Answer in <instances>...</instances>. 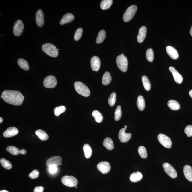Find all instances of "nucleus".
<instances>
[{
    "label": "nucleus",
    "mask_w": 192,
    "mask_h": 192,
    "mask_svg": "<svg viewBox=\"0 0 192 192\" xmlns=\"http://www.w3.org/2000/svg\"><path fill=\"white\" fill-rule=\"evenodd\" d=\"M1 98L7 103L17 106L21 105L24 99V96L20 92L11 90L4 91Z\"/></svg>",
    "instance_id": "obj_1"
},
{
    "label": "nucleus",
    "mask_w": 192,
    "mask_h": 192,
    "mask_svg": "<svg viewBox=\"0 0 192 192\" xmlns=\"http://www.w3.org/2000/svg\"><path fill=\"white\" fill-rule=\"evenodd\" d=\"M76 92L81 96L88 97L90 94V90L88 88L84 83L80 82H76L74 84Z\"/></svg>",
    "instance_id": "obj_2"
},
{
    "label": "nucleus",
    "mask_w": 192,
    "mask_h": 192,
    "mask_svg": "<svg viewBox=\"0 0 192 192\" xmlns=\"http://www.w3.org/2000/svg\"><path fill=\"white\" fill-rule=\"evenodd\" d=\"M42 49L44 53L51 57H56L59 55L58 50L55 46L50 43L43 44Z\"/></svg>",
    "instance_id": "obj_3"
},
{
    "label": "nucleus",
    "mask_w": 192,
    "mask_h": 192,
    "mask_svg": "<svg viewBox=\"0 0 192 192\" xmlns=\"http://www.w3.org/2000/svg\"><path fill=\"white\" fill-rule=\"evenodd\" d=\"M116 63L118 68L122 72H125L127 71L128 68V59L125 56L121 55L117 56L116 59Z\"/></svg>",
    "instance_id": "obj_4"
},
{
    "label": "nucleus",
    "mask_w": 192,
    "mask_h": 192,
    "mask_svg": "<svg viewBox=\"0 0 192 192\" xmlns=\"http://www.w3.org/2000/svg\"><path fill=\"white\" fill-rule=\"evenodd\" d=\"M137 9V7L135 5H132L127 9L123 16V20L128 22L130 21L134 16Z\"/></svg>",
    "instance_id": "obj_5"
},
{
    "label": "nucleus",
    "mask_w": 192,
    "mask_h": 192,
    "mask_svg": "<svg viewBox=\"0 0 192 192\" xmlns=\"http://www.w3.org/2000/svg\"><path fill=\"white\" fill-rule=\"evenodd\" d=\"M61 181L64 185L70 187H75L78 183V180L73 176H64L62 177Z\"/></svg>",
    "instance_id": "obj_6"
},
{
    "label": "nucleus",
    "mask_w": 192,
    "mask_h": 192,
    "mask_svg": "<svg viewBox=\"0 0 192 192\" xmlns=\"http://www.w3.org/2000/svg\"><path fill=\"white\" fill-rule=\"evenodd\" d=\"M56 77L53 75H49L44 79L43 84L44 87L48 88H54L57 85Z\"/></svg>",
    "instance_id": "obj_7"
},
{
    "label": "nucleus",
    "mask_w": 192,
    "mask_h": 192,
    "mask_svg": "<svg viewBox=\"0 0 192 192\" xmlns=\"http://www.w3.org/2000/svg\"><path fill=\"white\" fill-rule=\"evenodd\" d=\"M158 139L160 143L166 148H170L172 147V142L170 138L166 135L160 134L158 136Z\"/></svg>",
    "instance_id": "obj_8"
},
{
    "label": "nucleus",
    "mask_w": 192,
    "mask_h": 192,
    "mask_svg": "<svg viewBox=\"0 0 192 192\" xmlns=\"http://www.w3.org/2000/svg\"><path fill=\"white\" fill-rule=\"evenodd\" d=\"M24 29V25L22 21L18 20L15 22L13 28V33L15 36H19L22 34Z\"/></svg>",
    "instance_id": "obj_9"
},
{
    "label": "nucleus",
    "mask_w": 192,
    "mask_h": 192,
    "mask_svg": "<svg viewBox=\"0 0 192 192\" xmlns=\"http://www.w3.org/2000/svg\"><path fill=\"white\" fill-rule=\"evenodd\" d=\"M163 166L165 172L169 177L172 178H176L177 176L176 171L172 165L168 163H164Z\"/></svg>",
    "instance_id": "obj_10"
},
{
    "label": "nucleus",
    "mask_w": 192,
    "mask_h": 192,
    "mask_svg": "<svg viewBox=\"0 0 192 192\" xmlns=\"http://www.w3.org/2000/svg\"><path fill=\"white\" fill-rule=\"evenodd\" d=\"M126 130L125 128H123L120 129L119 133V139L122 143H127L131 138V134L126 133Z\"/></svg>",
    "instance_id": "obj_11"
},
{
    "label": "nucleus",
    "mask_w": 192,
    "mask_h": 192,
    "mask_svg": "<svg viewBox=\"0 0 192 192\" xmlns=\"http://www.w3.org/2000/svg\"><path fill=\"white\" fill-rule=\"evenodd\" d=\"M98 170L103 174L108 173L110 170L111 166L108 162H100L97 166Z\"/></svg>",
    "instance_id": "obj_12"
},
{
    "label": "nucleus",
    "mask_w": 192,
    "mask_h": 192,
    "mask_svg": "<svg viewBox=\"0 0 192 192\" xmlns=\"http://www.w3.org/2000/svg\"><path fill=\"white\" fill-rule=\"evenodd\" d=\"M91 67L92 70L96 72L99 71L101 66V61L98 57L93 56L91 59Z\"/></svg>",
    "instance_id": "obj_13"
},
{
    "label": "nucleus",
    "mask_w": 192,
    "mask_h": 192,
    "mask_svg": "<svg viewBox=\"0 0 192 192\" xmlns=\"http://www.w3.org/2000/svg\"><path fill=\"white\" fill-rule=\"evenodd\" d=\"M44 15L42 10H38L35 16V20L37 25L39 27H42L44 24Z\"/></svg>",
    "instance_id": "obj_14"
},
{
    "label": "nucleus",
    "mask_w": 192,
    "mask_h": 192,
    "mask_svg": "<svg viewBox=\"0 0 192 192\" xmlns=\"http://www.w3.org/2000/svg\"><path fill=\"white\" fill-rule=\"evenodd\" d=\"M62 159L60 156H55L49 158L47 160L46 164L47 166H50L52 165H55L57 166L61 163Z\"/></svg>",
    "instance_id": "obj_15"
},
{
    "label": "nucleus",
    "mask_w": 192,
    "mask_h": 192,
    "mask_svg": "<svg viewBox=\"0 0 192 192\" xmlns=\"http://www.w3.org/2000/svg\"><path fill=\"white\" fill-rule=\"evenodd\" d=\"M19 133L17 128L14 127H10L7 129L3 133V136L5 138H9L14 136Z\"/></svg>",
    "instance_id": "obj_16"
},
{
    "label": "nucleus",
    "mask_w": 192,
    "mask_h": 192,
    "mask_svg": "<svg viewBox=\"0 0 192 192\" xmlns=\"http://www.w3.org/2000/svg\"><path fill=\"white\" fill-rule=\"evenodd\" d=\"M169 69L173 75L175 82L178 84H181L183 80L182 76L178 72L176 69L173 67H170Z\"/></svg>",
    "instance_id": "obj_17"
},
{
    "label": "nucleus",
    "mask_w": 192,
    "mask_h": 192,
    "mask_svg": "<svg viewBox=\"0 0 192 192\" xmlns=\"http://www.w3.org/2000/svg\"><path fill=\"white\" fill-rule=\"evenodd\" d=\"M147 28L145 26H143L140 28L138 32L137 40L138 43H141L143 42L146 36Z\"/></svg>",
    "instance_id": "obj_18"
},
{
    "label": "nucleus",
    "mask_w": 192,
    "mask_h": 192,
    "mask_svg": "<svg viewBox=\"0 0 192 192\" xmlns=\"http://www.w3.org/2000/svg\"><path fill=\"white\" fill-rule=\"evenodd\" d=\"M166 51L169 56L173 59H178L179 55L176 49L170 46H168L166 47Z\"/></svg>",
    "instance_id": "obj_19"
},
{
    "label": "nucleus",
    "mask_w": 192,
    "mask_h": 192,
    "mask_svg": "<svg viewBox=\"0 0 192 192\" xmlns=\"http://www.w3.org/2000/svg\"><path fill=\"white\" fill-rule=\"evenodd\" d=\"M74 19V16L71 13H68L65 15L61 19L60 24L63 25L65 24L70 23Z\"/></svg>",
    "instance_id": "obj_20"
},
{
    "label": "nucleus",
    "mask_w": 192,
    "mask_h": 192,
    "mask_svg": "<svg viewBox=\"0 0 192 192\" xmlns=\"http://www.w3.org/2000/svg\"><path fill=\"white\" fill-rule=\"evenodd\" d=\"M183 172L185 177L187 180L192 181V168L189 165H185L184 166Z\"/></svg>",
    "instance_id": "obj_21"
},
{
    "label": "nucleus",
    "mask_w": 192,
    "mask_h": 192,
    "mask_svg": "<svg viewBox=\"0 0 192 192\" xmlns=\"http://www.w3.org/2000/svg\"><path fill=\"white\" fill-rule=\"evenodd\" d=\"M35 134L42 141H46L48 139V135L45 131L41 129H38L36 131Z\"/></svg>",
    "instance_id": "obj_22"
},
{
    "label": "nucleus",
    "mask_w": 192,
    "mask_h": 192,
    "mask_svg": "<svg viewBox=\"0 0 192 192\" xmlns=\"http://www.w3.org/2000/svg\"><path fill=\"white\" fill-rule=\"evenodd\" d=\"M143 175L141 172H137L131 174L130 176V180L132 182H136L140 181L142 178Z\"/></svg>",
    "instance_id": "obj_23"
},
{
    "label": "nucleus",
    "mask_w": 192,
    "mask_h": 192,
    "mask_svg": "<svg viewBox=\"0 0 192 192\" xmlns=\"http://www.w3.org/2000/svg\"><path fill=\"white\" fill-rule=\"evenodd\" d=\"M167 104L168 107L173 110H178L180 109L179 104L177 101L173 100H171L168 101Z\"/></svg>",
    "instance_id": "obj_24"
},
{
    "label": "nucleus",
    "mask_w": 192,
    "mask_h": 192,
    "mask_svg": "<svg viewBox=\"0 0 192 192\" xmlns=\"http://www.w3.org/2000/svg\"><path fill=\"white\" fill-rule=\"evenodd\" d=\"M137 104L139 110L141 111L143 110L145 108V102L143 96H138L137 99Z\"/></svg>",
    "instance_id": "obj_25"
},
{
    "label": "nucleus",
    "mask_w": 192,
    "mask_h": 192,
    "mask_svg": "<svg viewBox=\"0 0 192 192\" xmlns=\"http://www.w3.org/2000/svg\"><path fill=\"white\" fill-rule=\"evenodd\" d=\"M18 65L22 69L25 71L29 70V64L26 61L23 59H19L17 61Z\"/></svg>",
    "instance_id": "obj_26"
},
{
    "label": "nucleus",
    "mask_w": 192,
    "mask_h": 192,
    "mask_svg": "<svg viewBox=\"0 0 192 192\" xmlns=\"http://www.w3.org/2000/svg\"><path fill=\"white\" fill-rule=\"evenodd\" d=\"M83 150L84 153L85 157L86 158H90L92 154V151L90 146L88 144H85L83 147Z\"/></svg>",
    "instance_id": "obj_27"
},
{
    "label": "nucleus",
    "mask_w": 192,
    "mask_h": 192,
    "mask_svg": "<svg viewBox=\"0 0 192 192\" xmlns=\"http://www.w3.org/2000/svg\"><path fill=\"white\" fill-rule=\"evenodd\" d=\"M103 145L108 150H112L114 148V143L112 140L109 138H106L104 140Z\"/></svg>",
    "instance_id": "obj_28"
},
{
    "label": "nucleus",
    "mask_w": 192,
    "mask_h": 192,
    "mask_svg": "<svg viewBox=\"0 0 192 192\" xmlns=\"http://www.w3.org/2000/svg\"><path fill=\"white\" fill-rule=\"evenodd\" d=\"M112 80L110 74L108 72H106L104 74L102 79V83L104 85H108L110 83Z\"/></svg>",
    "instance_id": "obj_29"
},
{
    "label": "nucleus",
    "mask_w": 192,
    "mask_h": 192,
    "mask_svg": "<svg viewBox=\"0 0 192 192\" xmlns=\"http://www.w3.org/2000/svg\"><path fill=\"white\" fill-rule=\"evenodd\" d=\"M113 2L112 0H103L101 3V8L103 10L108 9L112 5Z\"/></svg>",
    "instance_id": "obj_30"
},
{
    "label": "nucleus",
    "mask_w": 192,
    "mask_h": 192,
    "mask_svg": "<svg viewBox=\"0 0 192 192\" xmlns=\"http://www.w3.org/2000/svg\"><path fill=\"white\" fill-rule=\"evenodd\" d=\"M6 150L7 151L13 155L17 156L20 154L21 150L14 146H9L7 147Z\"/></svg>",
    "instance_id": "obj_31"
},
{
    "label": "nucleus",
    "mask_w": 192,
    "mask_h": 192,
    "mask_svg": "<svg viewBox=\"0 0 192 192\" xmlns=\"http://www.w3.org/2000/svg\"><path fill=\"white\" fill-rule=\"evenodd\" d=\"M106 38V32L104 30L100 31L98 33L97 38L96 40V42L99 44L102 43L104 41Z\"/></svg>",
    "instance_id": "obj_32"
},
{
    "label": "nucleus",
    "mask_w": 192,
    "mask_h": 192,
    "mask_svg": "<svg viewBox=\"0 0 192 192\" xmlns=\"http://www.w3.org/2000/svg\"><path fill=\"white\" fill-rule=\"evenodd\" d=\"M92 116L94 117L95 120L98 123H100L103 120V116L102 114L97 110L94 111L92 113Z\"/></svg>",
    "instance_id": "obj_33"
},
{
    "label": "nucleus",
    "mask_w": 192,
    "mask_h": 192,
    "mask_svg": "<svg viewBox=\"0 0 192 192\" xmlns=\"http://www.w3.org/2000/svg\"><path fill=\"white\" fill-rule=\"evenodd\" d=\"M142 81L144 88L147 91H149L151 89V84L149 80L146 76L142 77Z\"/></svg>",
    "instance_id": "obj_34"
},
{
    "label": "nucleus",
    "mask_w": 192,
    "mask_h": 192,
    "mask_svg": "<svg viewBox=\"0 0 192 192\" xmlns=\"http://www.w3.org/2000/svg\"><path fill=\"white\" fill-rule=\"evenodd\" d=\"M0 163L3 167L6 169L9 170L12 168V165L11 163L5 158H1L0 160Z\"/></svg>",
    "instance_id": "obj_35"
},
{
    "label": "nucleus",
    "mask_w": 192,
    "mask_h": 192,
    "mask_svg": "<svg viewBox=\"0 0 192 192\" xmlns=\"http://www.w3.org/2000/svg\"><path fill=\"white\" fill-rule=\"evenodd\" d=\"M146 57L147 60L149 62H152L154 59V53L152 49H147L146 52Z\"/></svg>",
    "instance_id": "obj_36"
},
{
    "label": "nucleus",
    "mask_w": 192,
    "mask_h": 192,
    "mask_svg": "<svg viewBox=\"0 0 192 192\" xmlns=\"http://www.w3.org/2000/svg\"><path fill=\"white\" fill-rule=\"evenodd\" d=\"M66 108L64 106H60L57 107L54 109L55 115L57 117H58L62 113L65 112L66 110Z\"/></svg>",
    "instance_id": "obj_37"
},
{
    "label": "nucleus",
    "mask_w": 192,
    "mask_h": 192,
    "mask_svg": "<svg viewBox=\"0 0 192 192\" xmlns=\"http://www.w3.org/2000/svg\"><path fill=\"white\" fill-rule=\"evenodd\" d=\"M122 116L121 107L120 106H118L115 112L114 119L116 121H118L120 119Z\"/></svg>",
    "instance_id": "obj_38"
},
{
    "label": "nucleus",
    "mask_w": 192,
    "mask_h": 192,
    "mask_svg": "<svg viewBox=\"0 0 192 192\" xmlns=\"http://www.w3.org/2000/svg\"><path fill=\"white\" fill-rule=\"evenodd\" d=\"M138 152L142 158L146 159L147 157V150L143 146H140L138 149Z\"/></svg>",
    "instance_id": "obj_39"
},
{
    "label": "nucleus",
    "mask_w": 192,
    "mask_h": 192,
    "mask_svg": "<svg viewBox=\"0 0 192 192\" xmlns=\"http://www.w3.org/2000/svg\"><path fill=\"white\" fill-rule=\"evenodd\" d=\"M117 95L114 92L111 94L108 99V103L111 106H114L116 103Z\"/></svg>",
    "instance_id": "obj_40"
},
{
    "label": "nucleus",
    "mask_w": 192,
    "mask_h": 192,
    "mask_svg": "<svg viewBox=\"0 0 192 192\" xmlns=\"http://www.w3.org/2000/svg\"><path fill=\"white\" fill-rule=\"evenodd\" d=\"M83 32L82 28H80L77 30L74 36V39L75 41H78L80 39L82 35Z\"/></svg>",
    "instance_id": "obj_41"
},
{
    "label": "nucleus",
    "mask_w": 192,
    "mask_h": 192,
    "mask_svg": "<svg viewBox=\"0 0 192 192\" xmlns=\"http://www.w3.org/2000/svg\"><path fill=\"white\" fill-rule=\"evenodd\" d=\"M184 132L187 137L192 136V126L191 125L187 126L184 129Z\"/></svg>",
    "instance_id": "obj_42"
},
{
    "label": "nucleus",
    "mask_w": 192,
    "mask_h": 192,
    "mask_svg": "<svg viewBox=\"0 0 192 192\" xmlns=\"http://www.w3.org/2000/svg\"><path fill=\"white\" fill-rule=\"evenodd\" d=\"M39 175V172L37 170H34L32 172H30L29 174L30 178L35 179L38 178Z\"/></svg>",
    "instance_id": "obj_43"
},
{
    "label": "nucleus",
    "mask_w": 192,
    "mask_h": 192,
    "mask_svg": "<svg viewBox=\"0 0 192 192\" xmlns=\"http://www.w3.org/2000/svg\"><path fill=\"white\" fill-rule=\"evenodd\" d=\"M55 165H52L49 166V171L51 174L56 173L57 171V167Z\"/></svg>",
    "instance_id": "obj_44"
},
{
    "label": "nucleus",
    "mask_w": 192,
    "mask_h": 192,
    "mask_svg": "<svg viewBox=\"0 0 192 192\" xmlns=\"http://www.w3.org/2000/svg\"><path fill=\"white\" fill-rule=\"evenodd\" d=\"M44 189V187L42 186H39L35 187L34 190V192H43Z\"/></svg>",
    "instance_id": "obj_45"
},
{
    "label": "nucleus",
    "mask_w": 192,
    "mask_h": 192,
    "mask_svg": "<svg viewBox=\"0 0 192 192\" xmlns=\"http://www.w3.org/2000/svg\"><path fill=\"white\" fill-rule=\"evenodd\" d=\"M21 152L20 154L23 155H24L26 154V150L25 149H22L21 150Z\"/></svg>",
    "instance_id": "obj_46"
},
{
    "label": "nucleus",
    "mask_w": 192,
    "mask_h": 192,
    "mask_svg": "<svg viewBox=\"0 0 192 192\" xmlns=\"http://www.w3.org/2000/svg\"><path fill=\"white\" fill-rule=\"evenodd\" d=\"M189 94L190 97L192 98V89L191 90H190L189 92Z\"/></svg>",
    "instance_id": "obj_47"
},
{
    "label": "nucleus",
    "mask_w": 192,
    "mask_h": 192,
    "mask_svg": "<svg viewBox=\"0 0 192 192\" xmlns=\"http://www.w3.org/2000/svg\"><path fill=\"white\" fill-rule=\"evenodd\" d=\"M190 35H191V36H192V26H191V29H190Z\"/></svg>",
    "instance_id": "obj_48"
},
{
    "label": "nucleus",
    "mask_w": 192,
    "mask_h": 192,
    "mask_svg": "<svg viewBox=\"0 0 192 192\" xmlns=\"http://www.w3.org/2000/svg\"><path fill=\"white\" fill-rule=\"evenodd\" d=\"M3 121V118L2 117H0V123H2Z\"/></svg>",
    "instance_id": "obj_49"
},
{
    "label": "nucleus",
    "mask_w": 192,
    "mask_h": 192,
    "mask_svg": "<svg viewBox=\"0 0 192 192\" xmlns=\"http://www.w3.org/2000/svg\"><path fill=\"white\" fill-rule=\"evenodd\" d=\"M0 192H9L6 190H1V191H0Z\"/></svg>",
    "instance_id": "obj_50"
},
{
    "label": "nucleus",
    "mask_w": 192,
    "mask_h": 192,
    "mask_svg": "<svg viewBox=\"0 0 192 192\" xmlns=\"http://www.w3.org/2000/svg\"><path fill=\"white\" fill-rule=\"evenodd\" d=\"M127 128V126H126V125L125 126L124 128H125V129H126V128Z\"/></svg>",
    "instance_id": "obj_51"
},
{
    "label": "nucleus",
    "mask_w": 192,
    "mask_h": 192,
    "mask_svg": "<svg viewBox=\"0 0 192 192\" xmlns=\"http://www.w3.org/2000/svg\"><path fill=\"white\" fill-rule=\"evenodd\" d=\"M121 55L122 56H124V55L123 54V53H121Z\"/></svg>",
    "instance_id": "obj_52"
},
{
    "label": "nucleus",
    "mask_w": 192,
    "mask_h": 192,
    "mask_svg": "<svg viewBox=\"0 0 192 192\" xmlns=\"http://www.w3.org/2000/svg\"><path fill=\"white\" fill-rule=\"evenodd\" d=\"M59 165H62V163H61L60 164H59Z\"/></svg>",
    "instance_id": "obj_53"
},
{
    "label": "nucleus",
    "mask_w": 192,
    "mask_h": 192,
    "mask_svg": "<svg viewBox=\"0 0 192 192\" xmlns=\"http://www.w3.org/2000/svg\"><path fill=\"white\" fill-rule=\"evenodd\" d=\"M75 187L76 188H77V185H76V186H75Z\"/></svg>",
    "instance_id": "obj_54"
},
{
    "label": "nucleus",
    "mask_w": 192,
    "mask_h": 192,
    "mask_svg": "<svg viewBox=\"0 0 192 192\" xmlns=\"http://www.w3.org/2000/svg\"><path fill=\"white\" fill-rule=\"evenodd\" d=\"M57 50H59V49H57Z\"/></svg>",
    "instance_id": "obj_55"
}]
</instances>
